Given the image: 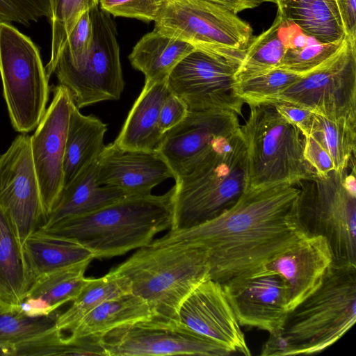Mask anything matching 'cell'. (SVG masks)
Masks as SVG:
<instances>
[{
	"mask_svg": "<svg viewBox=\"0 0 356 356\" xmlns=\"http://www.w3.org/2000/svg\"><path fill=\"white\" fill-rule=\"evenodd\" d=\"M241 131L248 155V187L296 186L317 174L304 156L300 131L286 121L271 103L250 105Z\"/></svg>",
	"mask_w": 356,
	"mask_h": 356,
	"instance_id": "obj_6",
	"label": "cell"
},
{
	"mask_svg": "<svg viewBox=\"0 0 356 356\" xmlns=\"http://www.w3.org/2000/svg\"><path fill=\"white\" fill-rule=\"evenodd\" d=\"M345 35L350 43L356 44V0H335Z\"/></svg>",
	"mask_w": 356,
	"mask_h": 356,
	"instance_id": "obj_43",
	"label": "cell"
},
{
	"mask_svg": "<svg viewBox=\"0 0 356 356\" xmlns=\"http://www.w3.org/2000/svg\"><path fill=\"white\" fill-rule=\"evenodd\" d=\"M174 193L173 186L160 195H124L38 230L76 242L90 250L95 259L122 255L149 245L158 233L170 229Z\"/></svg>",
	"mask_w": 356,
	"mask_h": 356,
	"instance_id": "obj_2",
	"label": "cell"
},
{
	"mask_svg": "<svg viewBox=\"0 0 356 356\" xmlns=\"http://www.w3.org/2000/svg\"><path fill=\"white\" fill-rule=\"evenodd\" d=\"M248 155L240 131L190 172L175 180L171 231L213 219L232 207L248 187Z\"/></svg>",
	"mask_w": 356,
	"mask_h": 356,
	"instance_id": "obj_5",
	"label": "cell"
},
{
	"mask_svg": "<svg viewBox=\"0 0 356 356\" xmlns=\"http://www.w3.org/2000/svg\"><path fill=\"white\" fill-rule=\"evenodd\" d=\"M277 111L289 122L296 126L302 136L309 134L313 113L311 111L299 106L285 102H274Z\"/></svg>",
	"mask_w": 356,
	"mask_h": 356,
	"instance_id": "obj_42",
	"label": "cell"
},
{
	"mask_svg": "<svg viewBox=\"0 0 356 356\" xmlns=\"http://www.w3.org/2000/svg\"><path fill=\"white\" fill-rule=\"evenodd\" d=\"M90 263L81 262L39 277L16 307L24 314L39 316L50 314L72 302L90 280L84 275Z\"/></svg>",
	"mask_w": 356,
	"mask_h": 356,
	"instance_id": "obj_23",
	"label": "cell"
},
{
	"mask_svg": "<svg viewBox=\"0 0 356 356\" xmlns=\"http://www.w3.org/2000/svg\"><path fill=\"white\" fill-rule=\"evenodd\" d=\"M97 159L63 187L44 224L38 229H45L63 219L91 212L126 195L118 188L97 182Z\"/></svg>",
	"mask_w": 356,
	"mask_h": 356,
	"instance_id": "obj_22",
	"label": "cell"
},
{
	"mask_svg": "<svg viewBox=\"0 0 356 356\" xmlns=\"http://www.w3.org/2000/svg\"><path fill=\"white\" fill-rule=\"evenodd\" d=\"M0 74L13 128L22 134L31 131L47 109L49 79L36 45L4 22H0Z\"/></svg>",
	"mask_w": 356,
	"mask_h": 356,
	"instance_id": "obj_9",
	"label": "cell"
},
{
	"mask_svg": "<svg viewBox=\"0 0 356 356\" xmlns=\"http://www.w3.org/2000/svg\"><path fill=\"white\" fill-rule=\"evenodd\" d=\"M309 134L329 154L335 170L341 171L355 161L356 120H330L313 113Z\"/></svg>",
	"mask_w": 356,
	"mask_h": 356,
	"instance_id": "obj_31",
	"label": "cell"
},
{
	"mask_svg": "<svg viewBox=\"0 0 356 356\" xmlns=\"http://www.w3.org/2000/svg\"><path fill=\"white\" fill-rule=\"evenodd\" d=\"M298 186L280 184L248 189L229 209L199 225L171 231L156 244L204 249L209 279L221 284L257 270L307 236L297 216Z\"/></svg>",
	"mask_w": 356,
	"mask_h": 356,
	"instance_id": "obj_1",
	"label": "cell"
},
{
	"mask_svg": "<svg viewBox=\"0 0 356 356\" xmlns=\"http://www.w3.org/2000/svg\"><path fill=\"white\" fill-rule=\"evenodd\" d=\"M154 30L240 64L252 29L236 14L206 0H158Z\"/></svg>",
	"mask_w": 356,
	"mask_h": 356,
	"instance_id": "obj_8",
	"label": "cell"
},
{
	"mask_svg": "<svg viewBox=\"0 0 356 356\" xmlns=\"http://www.w3.org/2000/svg\"><path fill=\"white\" fill-rule=\"evenodd\" d=\"M174 174L157 151L128 150L113 143L105 145L97 158V180L115 187L126 195H147Z\"/></svg>",
	"mask_w": 356,
	"mask_h": 356,
	"instance_id": "obj_19",
	"label": "cell"
},
{
	"mask_svg": "<svg viewBox=\"0 0 356 356\" xmlns=\"http://www.w3.org/2000/svg\"><path fill=\"white\" fill-rule=\"evenodd\" d=\"M92 39V20L90 11H86L82 14L70 33L58 58L72 63L77 60L87 53L90 47Z\"/></svg>",
	"mask_w": 356,
	"mask_h": 356,
	"instance_id": "obj_39",
	"label": "cell"
},
{
	"mask_svg": "<svg viewBox=\"0 0 356 356\" xmlns=\"http://www.w3.org/2000/svg\"><path fill=\"white\" fill-rule=\"evenodd\" d=\"M56 311L48 315L31 316L11 306L0 312V355H8L15 345L29 341L56 327Z\"/></svg>",
	"mask_w": 356,
	"mask_h": 356,
	"instance_id": "obj_33",
	"label": "cell"
},
{
	"mask_svg": "<svg viewBox=\"0 0 356 356\" xmlns=\"http://www.w3.org/2000/svg\"><path fill=\"white\" fill-rule=\"evenodd\" d=\"M302 74L276 68L266 73L236 81V93L248 106L268 103L296 82Z\"/></svg>",
	"mask_w": 356,
	"mask_h": 356,
	"instance_id": "obj_35",
	"label": "cell"
},
{
	"mask_svg": "<svg viewBox=\"0 0 356 356\" xmlns=\"http://www.w3.org/2000/svg\"><path fill=\"white\" fill-rule=\"evenodd\" d=\"M11 306L7 305L4 304L1 300H0V312H3L6 309L10 307Z\"/></svg>",
	"mask_w": 356,
	"mask_h": 356,
	"instance_id": "obj_45",
	"label": "cell"
},
{
	"mask_svg": "<svg viewBox=\"0 0 356 356\" xmlns=\"http://www.w3.org/2000/svg\"><path fill=\"white\" fill-rule=\"evenodd\" d=\"M51 25L50 58L45 67L49 79L70 33L86 11L99 4V0H49Z\"/></svg>",
	"mask_w": 356,
	"mask_h": 356,
	"instance_id": "obj_34",
	"label": "cell"
},
{
	"mask_svg": "<svg viewBox=\"0 0 356 356\" xmlns=\"http://www.w3.org/2000/svg\"><path fill=\"white\" fill-rule=\"evenodd\" d=\"M332 261L326 239L307 235L271 259L262 268L278 274L285 281L289 312L320 286Z\"/></svg>",
	"mask_w": 356,
	"mask_h": 356,
	"instance_id": "obj_20",
	"label": "cell"
},
{
	"mask_svg": "<svg viewBox=\"0 0 356 356\" xmlns=\"http://www.w3.org/2000/svg\"><path fill=\"white\" fill-rule=\"evenodd\" d=\"M240 129L238 115L232 111H188L179 124L164 134L156 151L177 180L225 145Z\"/></svg>",
	"mask_w": 356,
	"mask_h": 356,
	"instance_id": "obj_14",
	"label": "cell"
},
{
	"mask_svg": "<svg viewBox=\"0 0 356 356\" xmlns=\"http://www.w3.org/2000/svg\"><path fill=\"white\" fill-rule=\"evenodd\" d=\"M0 207L7 214L22 244L45 222L30 136H17L0 155Z\"/></svg>",
	"mask_w": 356,
	"mask_h": 356,
	"instance_id": "obj_15",
	"label": "cell"
},
{
	"mask_svg": "<svg viewBox=\"0 0 356 356\" xmlns=\"http://www.w3.org/2000/svg\"><path fill=\"white\" fill-rule=\"evenodd\" d=\"M355 161L298 185L297 216L309 236L324 237L333 260L356 264Z\"/></svg>",
	"mask_w": 356,
	"mask_h": 356,
	"instance_id": "obj_7",
	"label": "cell"
},
{
	"mask_svg": "<svg viewBox=\"0 0 356 356\" xmlns=\"http://www.w3.org/2000/svg\"><path fill=\"white\" fill-rule=\"evenodd\" d=\"M42 17H50L49 0H0V22L29 26Z\"/></svg>",
	"mask_w": 356,
	"mask_h": 356,
	"instance_id": "obj_37",
	"label": "cell"
},
{
	"mask_svg": "<svg viewBox=\"0 0 356 356\" xmlns=\"http://www.w3.org/2000/svg\"><path fill=\"white\" fill-rule=\"evenodd\" d=\"M115 269L129 280L131 293L147 302L152 316L179 320L184 300L209 279L210 266L200 247L152 242Z\"/></svg>",
	"mask_w": 356,
	"mask_h": 356,
	"instance_id": "obj_4",
	"label": "cell"
},
{
	"mask_svg": "<svg viewBox=\"0 0 356 356\" xmlns=\"http://www.w3.org/2000/svg\"><path fill=\"white\" fill-rule=\"evenodd\" d=\"M73 102L65 87L56 86L49 106L30 136L32 159L47 217L64 186L65 143Z\"/></svg>",
	"mask_w": 356,
	"mask_h": 356,
	"instance_id": "obj_16",
	"label": "cell"
},
{
	"mask_svg": "<svg viewBox=\"0 0 356 356\" xmlns=\"http://www.w3.org/2000/svg\"><path fill=\"white\" fill-rule=\"evenodd\" d=\"M356 321V264L332 261L320 286L289 310L261 355H309L339 339Z\"/></svg>",
	"mask_w": 356,
	"mask_h": 356,
	"instance_id": "obj_3",
	"label": "cell"
},
{
	"mask_svg": "<svg viewBox=\"0 0 356 356\" xmlns=\"http://www.w3.org/2000/svg\"><path fill=\"white\" fill-rule=\"evenodd\" d=\"M106 356L176 355L227 356L232 353L179 320L152 316L115 329L102 337Z\"/></svg>",
	"mask_w": 356,
	"mask_h": 356,
	"instance_id": "obj_13",
	"label": "cell"
},
{
	"mask_svg": "<svg viewBox=\"0 0 356 356\" xmlns=\"http://www.w3.org/2000/svg\"><path fill=\"white\" fill-rule=\"evenodd\" d=\"M178 319L232 353L251 355L222 285L216 281L208 279L200 284L181 304Z\"/></svg>",
	"mask_w": 356,
	"mask_h": 356,
	"instance_id": "obj_18",
	"label": "cell"
},
{
	"mask_svg": "<svg viewBox=\"0 0 356 356\" xmlns=\"http://www.w3.org/2000/svg\"><path fill=\"white\" fill-rule=\"evenodd\" d=\"M285 102L330 120H356V44L346 37L331 57L271 102Z\"/></svg>",
	"mask_w": 356,
	"mask_h": 356,
	"instance_id": "obj_11",
	"label": "cell"
},
{
	"mask_svg": "<svg viewBox=\"0 0 356 356\" xmlns=\"http://www.w3.org/2000/svg\"><path fill=\"white\" fill-rule=\"evenodd\" d=\"M22 250L28 289L46 274L95 259L94 254L84 246L40 230L26 239Z\"/></svg>",
	"mask_w": 356,
	"mask_h": 356,
	"instance_id": "obj_24",
	"label": "cell"
},
{
	"mask_svg": "<svg viewBox=\"0 0 356 356\" xmlns=\"http://www.w3.org/2000/svg\"><path fill=\"white\" fill-rule=\"evenodd\" d=\"M152 316L147 302L130 293L102 302L83 318L68 337H104L115 329Z\"/></svg>",
	"mask_w": 356,
	"mask_h": 356,
	"instance_id": "obj_27",
	"label": "cell"
},
{
	"mask_svg": "<svg viewBox=\"0 0 356 356\" xmlns=\"http://www.w3.org/2000/svg\"><path fill=\"white\" fill-rule=\"evenodd\" d=\"M196 49L191 44L154 30L144 35L129 55L131 65L145 75V81L163 82L174 67Z\"/></svg>",
	"mask_w": 356,
	"mask_h": 356,
	"instance_id": "obj_26",
	"label": "cell"
},
{
	"mask_svg": "<svg viewBox=\"0 0 356 356\" xmlns=\"http://www.w3.org/2000/svg\"><path fill=\"white\" fill-rule=\"evenodd\" d=\"M106 131V123L92 115L82 114L73 102L65 143L64 186L98 158L105 146Z\"/></svg>",
	"mask_w": 356,
	"mask_h": 356,
	"instance_id": "obj_25",
	"label": "cell"
},
{
	"mask_svg": "<svg viewBox=\"0 0 356 356\" xmlns=\"http://www.w3.org/2000/svg\"><path fill=\"white\" fill-rule=\"evenodd\" d=\"M188 113V109L184 102L170 92L160 111L159 127L161 132L164 134L179 124Z\"/></svg>",
	"mask_w": 356,
	"mask_h": 356,
	"instance_id": "obj_41",
	"label": "cell"
},
{
	"mask_svg": "<svg viewBox=\"0 0 356 356\" xmlns=\"http://www.w3.org/2000/svg\"><path fill=\"white\" fill-rule=\"evenodd\" d=\"M238 64L200 49L186 56L172 70L166 83L188 111L227 110L242 116L244 102L236 93Z\"/></svg>",
	"mask_w": 356,
	"mask_h": 356,
	"instance_id": "obj_12",
	"label": "cell"
},
{
	"mask_svg": "<svg viewBox=\"0 0 356 356\" xmlns=\"http://www.w3.org/2000/svg\"><path fill=\"white\" fill-rule=\"evenodd\" d=\"M90 15L92 39L88 51L72 63L58 58L54 70L59 85L70 91L79 109L118 100L124 87L113 21L98 6L90 10Z\"/></svg>",
	"mask_w": 356,
	"mask_h": 356,
	"instance_id": "obj_10",
	"label": "cell"
},
{
	"mask_svg": "<svg viewBox=\"0 0 356 356\" xmlns=\"http://www.w3.org/2000/svg\"><path fill=\"white\" fill-rule=\"evenodd\" d=\"M100 9L115 17L138 19L145 22L154 21L158 0H99Z\"/></svg>",
	"mask_w": 356,
	"mask_h": 356,
	"instance_id": "obj_38",
	"label": "cell"
},
{
	"mask_svg": "<svg viewBox=\"0 0 356 356\" xmlns=\"http://www.w3.org/2000/svg\"><path fill=\"white\" fill-rule=\"evenodd\" d=\"M218 4L237 14L246 9L254 8L268 0H206Z\"/></svg>",
	"mask_w": 356,
	"mask_h": 356,
	"instance_id": "obj_44",
	"label": "cell"
},
{
	"mask_svg": "<svg viewBox=\"0 0 356 356\" xmlns=\"http://www.w3.org/2000/svg\"><path fill=\"white\" fill-rule=\"evenodd\" d=\"M27 290L22 245L0 207V300L7 305L17 306Z\"/></svg>",
	"mask_w": 356,
	"mask_h": 356,
	"instance_id": "obj_28",
	"label": "cell"
},
{
	"mask_svg": "<svg viewBox=\"0 0 356 356\" xmlns=\"http://www.w3.org/2000/svg\"><path fill=\"white\" fill-rule=\"evenodd\" d=\"M343 40L323 43L312 38L302 47L287 49L282 60L280 68L299 74H305L324 63L343 45Z\"/></svg>",
	"mask_w": 356,
	"mask_h": 356,
	"instance_id": "obj_36",
	"label": "cell"
},
{
	"mask_svg": "<svg viewBox=\"0 0 356 356\" xmlns=\"http://www.w3.org/2000/svg\"><path fill=\"white\" fill-rule=\"evenodd\" d=\"M282 15L277 13L272 25L252 38L235 73L236 81H243L279 68L285 47L280 35Z\"/></svg>",
	"mask_w": 356,
	"mask_h": 356,
	"instance_id": "obj_32",
	"label": "cell"
},
{
	"mask_svg": "<svg viewBox=\"0 0 356 356\" xmlns=\"http://www.w3.org/2000/svg\"><path fill=\"white\" fill-rule=\"evenodd\" d=\"M130 293L129 280L115 268L103 277L90 278L72 301V305L58 314L56 327L62 332H71L86 315L102 302Z\"/></svg>",
	"mask_w": 356,
	"mask_h": 356,
	"instance_id": "obj_30",
	"label": "cell"
},
{
	"mask_svg": "<svg viewBox=\"0 0 356 356\" xmlns=\"http://www.w3.org/2000/svg\"><path fill=\"white\" fill-rule=\"evenodd\" d=\"M222 285L240 325L255 327L269 334L282 327L288 312V293L280 275L261 268Z\"/></svg>",
	"mask_w": 356,
	"mask_h": 356,
	"instance_id": "obj_17",
	"label": "cell"
},
{
	"mask_svg": "<svg viewBox=\"0 0 356 356\" xmlns=\"http://www.w3.org/2000/svg\"><path fill=\"white\" fill-rule=\"evenodd\" d=\"M170 92L166 81H145L113 143L124 149L156 151L164 135L159 127L160 111Z\"/></svg>",
	"mask_w": 356,
	"mask_h": 356,
	"instance_id": "obj_21",
	"label": "cell"
},
{
	"mask_svg": "<svg viewBox=\"0 0 356 356\" xmlns=\"http://www.w3.org/2000/svg\"><path fill=\"white\" fill-rule=\"evenodd\" d=\"M304 156L318 176L323 177L334 170L333 161L322 145L309 134L302 136Z\"/></svg>",
	"mask_w": 356,
	"mask_h": 356,
	"instance_id": "obj_40",
	"label": "cell"
},
{
	"mask_svg": "<svg viewBox=\"0 0 356 356\" xmlns=\"http://www.w3.org/2000/svg\"><path fill=\"white\" fill-rule=\"evenodd\" d=\"M277 13L321 42H335L346 37L339 11L324 0H284Z\"/></svg>",
	"mask_w": 356,
	"mask_h": 356,
	"instance_id": "obj_29",
	"label": "cell"
}]
</instances>
